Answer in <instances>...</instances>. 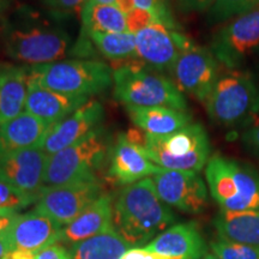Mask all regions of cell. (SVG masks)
Instances as JSON below:
<instances>
[{
	"label": "cell",
	"instance_id": "cell-1",
	"mask_svg": "<svg viewBox=\"0 0 259 259\" xmlns=\"http://www.w3.org/2000/svg\"><path fill=\"white\" fill-rule=\"evenodd\" d=\"M176 221L156 192L151 178L127 185L113 205V226L132 247L145 244Z\"/></svg>",
	"mask_w": 259,
	"mask_h": 259
},
{
	"label": "cell",
	"instance_id": "cell-2",
	"mask_svg": "<svg viewBox=\"0 0 259 259\" xmlns=\"http://www.w3.org/2000/svg\"><path fill=\"white\" fill-rule=\"evenodd\" d=\"M3 41L11 59L30 66L59 61L71 46L70 35L63 28L25 11L5 22Z\"/></svg>",
	"mask_w": 259,
	"mask_h": 259
},
{
	"label": "cell",
	"instance_id": "cell-3",
	"mask_svg": "<svg viewBox=\"0 0 259 259\" xmlns=\"http://www.w3.org/2000/svg\"><path fill=\"white\" fill-rule=\"evenodd\" d=\"M210 194L222 211H259V173L242 162L221 155L205 168Z\"/></svg>",
	"mask_w": 259,
	"mask_h": 259
},
{
	"label": "cell",
	"instance_id": "cell-4",
	"mask_svg": "<svg viewBox=\"0 0 259 259\" xmlns=\"http://www.w3.org/2000/svg\"><path fill=\"white\" fill-rule=\"evenodd\" d=\"M138 64L113 70V94L125 106L170 107L187 111V102L173 79Z\"/></svg>",
	"mask_w": 259,
	"mask_h": 259
},
{
	"label": "cell",
	"instance_id": "cell-5",
	"mask_svg": "<svg viewBox=\"0 0 259 259\" xmlns=\"http://www.w3.org/2000/svg\"><path fill=\"white\" fill-rule=\"evenodd\" d=\"M112 139L101 126L71 147L50 155L45 171V186H61L95 179L96 171L109 157Z\"/></svg>",
	"mask_w": 259,
	"mask_h": 259
},
{
	"label": "cell",
	"instance_id": "cell-6",
	"mask_svg": "<svg viewBox=\"0 0 259 259\" xmlns=\"http://www.w3.org/2000/svg\"><path fill=\"white\" fill-rule=\"evenodd\" d=\"M29 76L54 92L89 99L106 92L113 84L112 67L92 59L59 60L30 66Z\"/></svg>",
	"mask_w": 259,
	"mask_h": 259
},
{
	"label": "cell",
	"instance_id": "cell-7",
	"mask_svg": "<svg viewBox=\"0 0 259 259\" xmlns=\"http://www.w3.org/2000/svg\"><path fill=\"white\" fill-rule=\"evenodd\" d=\"M205 108L209 118L220 126L252 125L259 113V87L251 74L232 71L219 77Z\"/></svg>",
	"mask_w": 259,
	"mask_h": 259
},
{
	"label": "cell",
	"instance_id": "cell-8",
	"mask_svg": "<svg viewBox=\"0 0 259 259\" xmlns=\"http://www.w3.org/2000/svg\"><path fill=\"white\" fill-rule=\"evenodd\" d=\"M148 157L158 167L198 173L210 158V141L200 124H190L166 136L144 135Z\"/></svg>",
	"mask_w": 259,
	"mask_h": 259
},
{
	"label": "cell",
	"instance_id": "cell-9",
	"mask_svg": "<svg viewBox=\"0 0 259 259\" xmlns=\"http://www.w3.org/2000/svg\"><path fill=\"white\" fill-rule=\"evenodd\" d=\"M259 50V6L233 18L212 38L211 51L219 64L236 71Z\"/></svg>",
	"mask_w": 259,
	"mask_h": 259
},
{
	"label": "cell",
	"instance_id": "cell-10",
	"mask_svg": "<svg viewBox=\"0 0 259 259\" xmlns=\"http://www.w3.org/2000/svg\"><path fill=\"white\" fill-rule=\"evenodd\" d=\"M101 194L102 184L97 178L61 186H45L38 194L35 210L65 227Z\"/></svg>",
	"mask_w": 259,
	"mask_h": 259
},
{
	"label": "cell",
	"instance_id": "cell-11",
	"mask_svg": "<svg viewBox=\"0 0 259 259\" xmlns=\"http://www.w3.org/2000/svg\"><path fill=\"white\" fill-rule=\"evenodd\" d=\"M193 45L178 28L154 23L136 34V59L155 71H170L183 52Z\"/></svg>",
	"mask_w": 259,
	"mask_h": 259
},
{
	"label": "cell",
	"instance_id": "cell-12",
	"mask_svg": "<svg viewBox=\"0 0 259 259\" xmlns=\"http://www.w3.org/2000/svg\"><path fill=\"white\" fill-rule=\"evenodd\" d=\"M169 72L181 92L205 102L219 79V61L208 48L193 44L178 58Z\"/></svg>",
	"mask_w": 259,
	"mask_h": 259
},
{
	"label": "cell",
	"instance_id": "cell-13",
	"mask_svg": "<svg viewBox=\"0 0 259 259\" xmlns=\"http://www.w3.org/2000/svg\"><path fill=\"white\" fill-rule=\"evenodd\" d=\"M131 131V130H130ZM144 136L137 131L120 134L109 153L108 178L116 185H131L158 173L156 166L145 153Z\"/></svg>",
	"mask_w": 259,
	"mask_h": 259
},
{
	"label": "cell",
	"instance_id": "cell-14",
	"mask_svg": "<svg viewBox=\"0 0 259 259\" xmlns=\"http://www.w3.org/2000/svg\"><path fill=\"white\" fill-rule=\"evenodd\" d=\"M151 180L158 197L167 205L191 215L203 212L208 206V189L196 171L161 168Z\"/></svg>",
	"mask_w": 259,
	"mask_h": 259
},
{
	"label": "cell",
	"instance_id": "cell-15",
	"mask_svg": "<svg viewBox=\"0 0 259 259\" xmlns=\"http://www.w3.org/2000/svg\"><path fill=\"white\" fill-rule=\"evenodd\" d=\"M63 228L64 226L60 223L32 210L25 213H16L0 239L5 241L10 252L15 250L37 252L58 244Z\"/></svg>",
	"mask_w": 259,
	"mask_h": 259
},
{
	"label": "cell",
	"instance_id": "cell-16",
	"mask_svg": "<svg viewBox=\"0 0 259 259\" xmlns=\"http://www.w3.org/2000/svg\"><path fill=\"white\" fill-rule=\"evenodd\" d=\"M48 157L41 148L0 154V178L21 192L37 198L45 187Z\"/></svg>",
	"mask_w": 259,
	"mask_h": 259
},
{
	"label": "cell",
	"instance_id": "cell-17",
	"mask_svg": "<svg viewBox=\"0 0 259 259\" xmlns=\"http://www.w3.org/2000/svg\"><path fill=\"white\" fill-rule=\"evenodd\" d=\"M105 109L99 101L89 100L70 116L58 122L42 143L41 149L48 156L64 150L101 127Z\"/></svg>",
	"mask_w": 259,
	"mask_h": 259
},
{
	"label": "cell",
	"instance_id": "cell-18",
	"mask_svg": "<svg viewBox=\"0 0 259 259\" xmlns=\"http://www.w3.org/2000/svg\"><path fill=\"white\" fill-rule=\"evenodd\" d=\"M89 100V97L71 96L54 92L41 85L37 80L29 76L25 112L48 124L56 125L76 112Z\"/></svg>",
	"mask_w": 259,
	"mask_h": 259
},
{
	"label": "cell",
	"instance_id": "cell-19",
	"mask_svg": "<svg viewBox=\"0 0 259 259\" xmlns=\"http://www.w3.org/2000/svg\"><path fill=\"white\" fill-rule=\"evenodd\" d=\"M147 250L181 259H202L208 246L196 222L178 223L158 234L145 246Z\"/></svg>",
	"mask_w": 259,
	"mask_h": 259
},
{
	"label": "cell",
	"instance_id": "cell-20",
	"mask_svg": "<svg viewBox=\"0 0 259 259\" xmlns=\"http://www.w3.org/2000/svg\"><path fill=\"white\" fill-rule=\"evenodd\" d=\"M53 126L30 113H21L0 125V154L41 148Z\"/></svg>",
	"mask_w": 259,
	"mask_h": 259
},
{
	"label": "cell",
	"instance_id": "cell-21",
	"mask_svg": "<svg viewBox=\"0 0 259 259\" xmlns=\"http://www.w3.org/2000/svg\"><path fill=\"white\" fill-rule=\"evenodd\" d=\"M112 226V197L108 193H103L72 222L64 227L59 242L71 246L103 233Z\"/></svg>",
	"mask_w": 259,
	"mask_h": 259
},
{
	"label": "cell",
	"instance_id": "cell-22",
	"mask_svg": "<svg viewBox=\"0 0 259 259\" xmlns=\"http://www.w3.org/2000/svg\"><path fill=\"white\" fill-rule=\"evenodd\" d=\"M126 112L131 121L145 135L166 136L179 131L191 124L192 116L189 111L170 107H136L126 106Z\"/></svg>",
	"mask_w": 259,
	"mask_h": 259
},
{
	"label": "cell",
	"instance_id": "cell-23",
	"mask_svg": "<svg viewBox=\"0 0 259 259\" xmlns=\"http://www.w3.org/2000/svg\"><path fill=\"white\" fill-rule=\"evenodd\" d=\"M29 67L0 63V125L23 113Z\"/></svg>",
	"mask_w": 259,
	"mask_h": 259
},
{
	"label": "cell",
	"instance_id": "cell-24",
	"mask_svg": "<svg viewBox=\"0 0 259 259\" xmlns=\"http://www.w3.org/2000/svg\"><path fill=\"white\" fill-rule=\"evenodd\" d=\"M221 240L259 248V211H222L213 220Z\"/></svg>",
	"mask_w": 259,
	"mask_h": 259
},
{
	"label": "cell",
	"instance_id": "cell-25",
	"mask_svg": "<svg viewBox=\"0 0 259 259\" xmlns=\"http://www.w3.org/2000/svg\"><path fill=\"white\" fill-rule=\"evenodd\" d=\"M132 246L116 232L114 226L93 238L69 246L71 259H121Z\"/></svg>",
	"mask_w": 259,
	"mask_h": 259
},
{
	"label": "cell",
	"instance_id": "cell-26",
	"mask_svg": "<svg viewBox=\"0 0 259 259\" xmlns=\"http://www.w3.org/2000/svg\"><path fill=\"white\" fill-rule=\"evenodd\" d=\"M82 32L127 31L126 15L114 5L87 2L80 11Z\"/></svg>",
	"mask_w": 259,
	"mask_h": 259
},
{
	"label": "cell",
	"instance_id": "cell-27",
	"mask_svg": "<svg viewBox=\"0 0 259 259\" xmlns=\"http://www.w3.org/2000/svg\"><path fill=\"white\" fill-rule=\"evenodd\" d=\"M80 36L88 38L106 59L112 61H125L136 59V35L125 32H80Z\"/></svg>",
	"mask_w": 259,
	"mask_h": 259
},
{
	"label": "cell",
	"instance_id": "cell-28",
	"mask_svg": "<svg viewBox=\"0 0 259 259\" xmlns=\"http://www.w3.org/2000/svg\"><path fill=\"white\" fill-rule=\"evenodd\" d=\"M259 6V0H215L208 10V19L220 23L252 11Z\"/></svg>",
	"mask_w": 259,
	"mask_h": 259
},
{
	"label": "cell",
	"instance_id": "cell-29",
	"mask_svg": "<svg viewBox=\"0 0 259 259\" xmlns=\"http://www.w3.org/2000/svg\"><path fill=\"white\" fill-rule=\"evenodd\" d=\"M210 248L219 259H259V248L238 242L220 239L211 242Z\"/></svg>",
	"mask_w": 259,
	"mask_h": 259
},
{
	"label": "cell",
	"instance_id": "cell-30",
	"mask_svg": "<svg viewBox=\"0 0 259 259\" xmlns=\"http://www.w3.org/2000/svg\"><path fill=\"white\" fill-rule=\"evenodd\" d=\"M36 200L37 198L21 192L0 178V209L14 210L18 212Z\"/></svg>",
	"mask_w": 259,
	"mask_h": 259
},
{
	"label": "cell",
	"instance_id": "cell-31",
	"mask_svg": "<svg viewBox=\"0 0 259 259\" xmlns=\"http://www.w3.org/2000/svg\"><path fill=\"white\" fill-rule=\"evenodd\" d=\"M154 23H162L157 16L148 10L135 8L126 15V24H127V31L132 34H137L138 31L143 30L144 28Z\"/></svg>",
	"mask_w": 259,
	"mask_h": 259
},
{
	"label": "cell",
	"instance_id": "cell-32",
	"mask_svg": "<svg viewBox=\"0 0 259 259\" xmlns=\"http://www.w3.org/2000/svg\"><path fill=\"white\" fill-rule=\"evenodd\" d=\"M135 4L136 8L144 9L153 12L167 27L178 28L176 21L171 16L169 6L167 4V0H135Z\"/></svg>",
	"mask_w": 259,
	"mask_h": 259
},
{
	"label": "cell",
	"instance_id": "cell-33",
	"mask_svg": "<svg viewBox=\"0 0 259 259\" xmlns=\"http://www.w3.org/2000/svg\"><path fill=\"white\" fill-rule=\"evenodd\" d=\"M40 3L53 14L66 15L82 11L87 0H40Z\"/></svg>",
	"mask_w": 259,
	"mask_h": 259
},
{
	"label": "cell",
	"instance_id": "cell-34",
	"mask_svg": "<svg viewBox=\"0 0 259 259\" xmlns=\"http://www.w3.org/2000/svg\"><path fill=\"white\" fill-rule=\"evenodd\" d=\"M241 142L254 156L259 157V121H255L242 132Z\"/></svg>",
	"mask_w": 259,
	"mask_h": 259
},
{
	"label": "cell",
	"instance_id": "cell-35",
	"mask_svg": "<svg viewBox=\"0 0 259 259\" xmlns=\"http://www.w3.org/2000/svg\"><path fill=\"white\" fill-rule=\"evenodd\" d=\"M121 259H181L176 257H169V255H164L157 252L147 250L145 247H132L125 252Z\"/></svg>",
	"mask_w": 259,
	"mask_h": 259
},
{
	"label": "cell",
	"instance_id": "cell-36",
	"mask_svg": "<svg viewBox=\"0 0 259 259\" xmlns=\"http://www.w3.org/2000/svg\"><path fill=\"white\" fill-rule=\"evenodd\" d=\"M34 259H71L69 251L59 244L48 246L46 248L35 252Z\"/></svg>",
	"mask_w": 259,
	"mask_h": 259
},
{
	"label": "cell",
	"instance_id": "cell-37",
	"mask_svg": "<svg viewBox=\"0 0 259 259\" xmlns=\"http://www.w3.org/2000/svg\"><path fill=\"white\" fill-rule=\"evenodd\" d=\"M215 0H177L179 9L184 12H204L211 8Z\"/></svg>",
	"mask_w": 259,
	"mask_h": 259
},
{
	"label": "cell",
	"instance_id": "cell-38",
	"mask_svg": "<svg viewBox=\"0 0 259 259\" xmlns=\"http://www.w3.org/2000/svg\"><path fill=\"white\" fill-rule=\"evenodd\" d=\"M14 210H8V209H0V235L3 234V232L8 228L10 221H11L12 218L16 215Z\"/></svg>",
	"mask_w": 259,
	"mask_h": 259
},
{
	"label": "cell",
	"instance_id": "cell-39",
	"mask_svg": "<svg viewBox=\"0 0 259 259\" xmlns=\"http://www.w3.org/2000/svg\"><path fill=\"white\" fill-rule=\"evenodd\" d=\"M9 247L8 245L5 244V241L3 239H0V259H5L6 255L9 254Z\"/></svg>",
	"mask_w": 259,
	"mask_h": 259
},
{
	"label": "cell",
	"instance_id": "cell-40",
	"mask_svg": "<svg viewBox=\"0 0 259 259\" xmlns=\"http://www.w3.org/2000/svg\"><path fill=\"white\" fill-rule=\"evenodd\" d=\"M87 2H92V3H99V4H108V5H114L115 0H87Z\"/></svg>",
	"mask_w": 259,
	"mask_h": 259
},
{
	"label": "cell",
	"instance_id": "cell-41",
	"mask_svg": "<svg viewBox=\"0 0 259 259\" xmlns=\"http://www.w3.org/2000/svg\"><path fill=\"white\" fill-rule=\"evenodd\" d=\"M10 2H11V0H0V12L4 11L6 6L10 4Z\"/></svg>",
	"mask_w": 259,
	"mask_h": 259
},
{
	"label": "cell",
	"instance_id": "cell-42",
	"mask_svg": "<svg viewBox=\"0 0 259 259\" xmlns=\"http://www.w3.org/2000/svg\"><path fill=\"white\" fill-rule=\"evenodd\" d=\"M202 259H219V258L213 254H205Z\"/></svg>",
	"mask_w": 259,
	"mask_h": 259
}]
</instances>
